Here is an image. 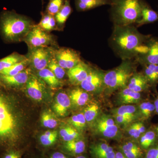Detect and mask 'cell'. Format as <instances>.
<instances>
[{"instance_id": "obj_1", "label": "cell", "mask_w": 158, "mask_h": 158, "mask_svg": "<svg viewBox=\"0 0 158 158\" xmlns=\"http://www.w3.org/2000/svg\"><path fill=\"white\" fill-rule=\"evenodd\" d=\"M152 36L141 34L133 25H114L110 44L122 60L134 59Z\"/></svg>"}, {"instance_id": "obj_2", "label": "cell", "mask_w": 158, "mask_h": 158, "mask_svg": "<svg viewBox=\"0 0 158 158\" xmlns=\"http://www.w3.org/2000/svg\"><path fill=\"white\" fill-rule=\"evenodd\" d=\"M35 25L30 18L14 10H3L0 14V35L6 43L23 41Z\"/></svg>"}, {"instance_id": "obj_3", "label": "cell", "mask_w": 158, "mask_h": 158, "mask_svg": "<svg viewBox=\"0 0 158 158\" xmlns=\"http://www.w3.org/2000/svg\"><path fill=\"white\" fill-rule=\"evenodd\" d=\"M142 0H112L111 14L114 25L136 24L141 18Z\"/></svg>"}, {"instance_id": "obj_4", "label": "cell", "mask_w": 158, "mask_h": 158, "mask_svg": "<svg viewBox=\"0 0 158 158\" xmlns=\"http://www.w3.org/2000/svg\"><path fill=\"white\" fill-rule=\"evenodd\" d=\"M138 64L135 59L123 60L117 67L105 73V91L112 93L127 87L130 78L137 71Z\"/></svg>"}, {"instance_id": "obj_5", "label": "cell", "mask_w": 158, "mask_h": 158, "mask_svg": "<svg viewBox=\"0 0 158 158\" xmlns=\"http://www.w3.org/2000/svg\"><path fill=\"white\" fill-rule=\"evenodd\" d=\"M16 120L6 97L0 92V143L11 145L15 141Z\"/></svg>"}, {"instance_id": "obj_6", "label": "cell", "mask_w": 158, "mask_h": 158, "mask_svg": "<svg viewBox=\"0 0 158 158\" xmlns=\"http://www.w3.org/2000/svg\"><path fill=\"white\" fill-rule=\"evenodd\" d=\"M29 48L37 47H58L56 37L48 32L43 31L35 25L24 41Z\"/></svg>"}, {"instance_id": "obj_7", "label": "cell", "mask_w": 158, "mask_h": 158, "mask_svg": "<svg viewBox=\"0 0 158 158\" xmlns=\"http://www.w3.org/2000/svg\"><path fill=\"white\" fill-rule=\"evenodd\" d=\"M94 131L106 138L116 139L121 137V131L114 118L109 115H99L93 123Z\"/></svg>"}, {"instance_id": "obj_8", "label": "cell", "mask_w": 158, "mask_h": 158, "mask_svg": "<svg viewBox=\"0 0 158 158\" xmlns=\"http://www.w3.org/2000/svg\"><path fill=\"white\" fill-rule=\"evenodd\" d=\"M53 47H37L29 48L28 59L30 65L36 70L47 68L49 62L53 57Z\"/></svg>"}, {"instance_id": "obj_9", "label": "cell", "mask_w": 158, "mask_h": 158, "mask_svg": "<svg viewBox=\"0 0 158 158\" xmlns=\"http://www.w3.org/2000/svg\"><path fill=\"white\" fill-rule=\"evenodd\" d=\"M53 56L58 64L67 71L82 60L80 52L69 48H54Z\"/></svg>"}, {"instance_id": "obj_10", "label": "cell", "mask_w": 158, "mask_h": 158, "mask_svg": "<svg viewBox=\"0 0 158 158\" xmlns=\"http://www.w3.org/2000/svg\"><path fill=\"white\" fill-rule=\"evenodd\" d=\"M135 59L141 65L158 64V37H150Z\"/></svg>"}, {"instance_id": "obj_11", "label": "cell", "mask_w": 158, "mask_h": 158, "mask_svg": "<svg viewBox=\"0 0 158 158\" xmlns=\"http://www.w3.org/2000/svg\"><path fill=\"white\" fill-rule=\"evenodd\" d=\"M105 73L91 66L88 77L81 83V88L88 93H100L104 90Z\"/></svg>"}, {"instance_id": "obj_12", "label": "cell", "mask_w": 158, "mask_h": 158, "mask_svg": "<svg viewBox=\"0 0 158 158\" xmlns=\"http://www.w3.org/2000/svg\"><path fill=\"white\" fill-rule=\"evenodd\" d=\"M26 91L28 95L35 101L42 100L46 91V86L39 77L31 73L26 84Z\"/></svg>"}, {"instance_id": "obj_13", "label": "cell", "mask_w": 158, "mask_h": 158, "mask_svg": "<svg viewBox=\"0 0 158 158\" xmlns=\"http://www.w3.org/2000/svg\"><path fill=\"white\" fill-rule=\"evenodd\" d=\"M91 68V66L82 60L76 65L67 71L69 81L72 85H80L88 77Z\"/></svg>"}, {"instance_id": "obj_14", "label": "cell", "mask_w": 158, "mask_h": 158, "mask_svg": "<svg viewBox=\"0 0 158 158\" xmlns=\"http://www.w3.org/2000/svg\"><path fill=\"white\" fill-rule=\"evenodd\" d=\"M31 69L27 68L17 74L12 76L0 75V84L7 87H17L26 85L30 75Z\"/></svg>"}, {"instance_id": "obj_15", "label": "cell", "mask_w": 158, "mask_h": 158, "mask_svg": "<svg viewBox=\"0 0 158 158\" xmlns=\"http://www.w3.org/2000/svg\"><path fill=\"white\" fill-rule=\"evenodd\" d=\"M127 87L140 93L148 91L150 88H151L142 73L137 71L130 78Z\"/></svg>"}, {"instance_id": "obj_16", "label": "cell", "mask_w": 158, "mask_h": 158, "mask_svg": "<svg viewBox=\"0 0 158 158\" xmlns=\"http://www.w3.org/2000/svg\"><path fill=\"white\" fill-rule=\"evenodd\" d=\"M71 105V102L68 94L64 92H59L56 96L54 102V111L58 116L63 117L68 113Z\"/></svg>"}, {"instance_id": "obj_17", "label": "cell", "mask_w": 158, "mask_h": 158, "mask_svg": "<svg viewBox=\"0 0 158 158\" xmlns=\"http://www.w3.org/2000/svg\"><path fill=\"white\" fill-rule=\"evenodd\" d=\"M117 97L118 102L121 104H135L141 102L142 93L136 92L126 87L120 89Z\"/></svg>"}, {"instance_id": "obj_18", "label": "cell", "mask_w": 158, "mask_h": 158, "mask_svg": "<svg viewBox=\"0 0 158 158\" xmlns=\"http://www.w3.org/2000/svg\"><path fill=\"white\" fill-rule=\"evenodd\" d=\"M157 21L158 12L154 11L148 4L143 1L141 8V19L136 23V27H139L144 25L155 23Z\"/></svg>"}, {"instance_id": "obj_19", "label": "cell", "mask_w": 158, "mask_h": 158, "mask_svg": "<svg viewBox=\"0 0 158 158\" xmlns=\"http://www.w3.org/2000/svg\"><path fill=\"white\" fill-rule=\"evenodd\" d=\"M156 113L154 102L144 101L139 103L138 106V118L139 121H148Z\"/></svg>"}, {"instance_id": "obj_20", "label": "cell", "mask_w": 158, "mask_h": 158, "mask_svg": "<svg viewBox=\"0 0 158 158\" xmlns=\"http://www.w3.org/2000/svg\"><path fill=\"white\" fill-rule=\"evenodd\" d=\"M92 154L95 158H115L113 148L107 143L100 142L94 144L90 148Z\"/></svg>"}, {"instance_id": "obj_21", "label": "cell", "mask_w": 158, "mask_h": 158, "mask_svg": "<svg viewBox=\"0 0 158 158\" xmlns=\"http://www.w3.org/2000/svg\"><path fill=\"white\" fill-rule=\"evenodd\" d=\"M71 103L77 107H81L88 103L90 99L88 92L81 88H76L70 91L69 95Z\"/></svg>"}, {"instance_id": "obj_22", "label": "cell", "mask_w": 158, "mask_h": 158, "mask_svg": "<svg viewBox=\"0 0 158 158\" xmlns=\"http://www.w3.org/2000/svg\"><path fill=\"white\" fill-rule=\"evenodd\" d=\"M76 8L79 11H88L105 5H111V0H75Z\"/></svg>"}, {"instance_id": "obj_23", "label": "cell", "mask_w": 158, "mask_h": 158, "mask_svg": "<svg viewBox=\"0 0 158 158\" xmlns=\"http://www.w3.org/2000/svg\"><path fill=\"white\" fill-rule=\"evenodd\" d=\"M142 71L151 88L155 87L158 84V64H148L141 65Z\"/></svg>"}, {"instance_id": "obj_24", "label": "cell", "mask_w": 158, "mask_h": 158, "mask_svg": "<svg viewBox=\"0 0 158 158\" xmlns=\"http://www.w3.org/2000/svg\"><path fill=\"white\" fill-rule=\"evenodd\" d=\"M72 11L69 0H65L62 9L54 16L59 31H63L65 23Z\"/></svg>"}, {"instance_id": "obj_25", "label": "cell", "mask_w": 158, "mask_h": 158, "mask_svg": "<svg viewBox=\"0 0 158 158\" xmlns=\"http://www.w3.org/2000/svg\"><path fill=\"white\" fill-rule=\"evenodd\" d=\"M37 75L40 78L53 89L59 88L62 85L61 81L57 78L54 74L48 68L38 71Z\"/></svg>"}, {"instance_id": "obj_26", "label": "cell", "mask_w": 158, "mask_h": 158, "mask_svg": "<svg viewBox=\"0 0 158 158\" xmlns=\"http://www.w3.org/2000/svg\"><path fill=\"white\" fill-rule=\"evenodd\" d=\"M139 139L141 147L148 150L155 144L158 138L154 128L153 127L148 129Z\"/></svg>"}, {"instance_id": "obj_27", "label": "cell", "mask_w": 158, "mask_h": 158, "mask_svg": "<svg viewBox=\"0 0 158 158\" xmlns=\"http://www.w3.org/2000/svg\"><path fill=\"white\" fill-rule=\"evenodd\" d=\"M37 26L43 31L48 33L54 31H59L54 16L46 12L42 13V18Z\"/></svg>"}, {"instance_id": "obj_28", "label": "cell", "mask_w": 158, "mask_h": 158, "mask_svg": "<svg viewBox=\"0 0 158 158\" xmlns=\"http://www.w3.org/2000/svg\"><path fill=\"white\" fill-rule=\"evenodd\" d=\"M27 59V56L14 52L5 58L0 59V72Z\"/></svg>"}, {"instance_id": "obj_29", "label": "cell", "mask_w": 158, "mask_h": 158, "mask_svg": "<svg viewBox=\"0 0 158 158\" xmlns=\"http://www.w3.org/2000/svg\"><path fill=\"white\" fill-rule=\"evenodd\" d=\"M112 113L113 116H128L138 119V106L133 104L123 105L113 110Z\"/></svg>"}, {"instance_id": "obj_30", "label": "cell", "mask_w": 158, "mask_h": 158, "mask_svg": "<svg viewBox=\"0 0 158 158\" xmlns=\"http://www.w3.org/2000/svg\"><path fill=\"white\" fill-rule=\"evenodd\" d=\"M64 148L68 152L73 155H80L84 152L86 148L85 141L76 139L65 142Z\"/></svg>"}, {"instance_id": "obj_31", "label": "cell", "mask_w": 158, "mask_h": 158, "mask_svg": "<svg viewBox=\"0 0 158 158\" xmlns=\"http://www.w3.org/2000/svg\"><path fill=\"white\" fill-rule=\"evenodd\" d=\"M122 152L127 158H140L142 155V150L135 143L127 142L121 147Z\"/></svg>"}, {"instance_id": "obj_32", "label": "cell", "mask_w": 158, "mask_h": 158, "mask_svg": "<svg viewBox=\"0 0 158 158\" xmlns=\"http://www.w3.org/2000/svg\"><path fill=\"white\" fill-rule=\"evenodd\" d=\"M100 108L97 103H90L85 108L83 114L87 123H93L99 116Z\"/></svg>"}, {"instance_id": "obj_33", "label": "cell", "mask_w": 158, "mask_h": 158, "mask_svg": "<svg viewBox=\"0 0 158 158\" xmlns=\"http://www.w3.org/2000/svg\"><path fill=\"white\" fill-rule=\"evenodd\" d=\"M29 65L30 61L27 58V59L22 62L14 64L9 68L0 72V75L5 76H12L15 75L27 68V66Z\"/></svg>"}, {"instance_id": "obj_34", "label": "cell", "mask_w": 158, "mask_h": 158, "mask_svg": "<svg viewBox=\"0 0 158 158\" xmlns=\"http://www.w3.org/2000/svg\"><path fill=\"white\" fill-rule=\"evenodd\" d=\"M147 128L143 122L138 121L129 125L128 134L134 139H139L146 131Z\"/></svg>"}, {"instance_id": "obj_35", "label": "cell", "mask_w": 158, "mask_h": 158, "mask_svg": "<svg viewBox=\"0 0 158 158\" xmlns=\"http://www.w3.org/2000/svg\"><path fill=\"white\" fill-rule=\"evenodd\" d=\"M60 135L65 142L78 139L80 136L78 131L71 125L62 128L60 131Z\"/></svg>"}, {"instance_id": "obj_36", "label": "cell", "mask_w": 158, "mask_h": 158, "mask_svg": "<svg viewBox=\"0 0 158 158\" xmlns=\"http://www.w3.org/2000/svg\"><path fill=\"white\" fill-rule=\"evenodd\" d=\"M41 121L43 125L48 128H55L58 125V118L50 110L45 111L42 113Z\"/></svg>"}, {"instance_id": "obj_37", "label": "cell", "mask_w": 158, "mask_h": 158, "mask_svg": "<svg viewBox=\"0 0 158 158\" xmlns=\"http://www.w3.org/2000/svg\"><path fill=\"white\" fill-rule=\"evenodd\" d=\"M47 68L49 69L60 81L64 78L65 75L67 74L66 70L62 68L58 64L54 56L52 58L49 62Z\"/></svg>"}, {"instance_id": "obj_38", "label": "cell", "mask_w": 158, "mask_h": 158, "mask_svg": "<svg viewBox=\"0 0 158 158\" xmlns=\"http://www.w3.org/2000/svg\"><path fill=\"white\" fill-rule=\"evenodd\" d=\"M69 122L70 125L78 131L84 129L87 123L83 113H78L72 116L69 119Z\"/></svg>"}, {"instance_id": "obj_39", "label": "cell", "mask_w": 158, "mask_h": 158, "mask_svg": "<svg viewBox=\"0 0 158 158\" xmlns=\"http://www.w3.org/2000/svg\"><path fill=\"white\" fill-rule=\"evenodd\" d=\"M58 132L57 131H47L40 136V140L42 145L45 147H48L56 142Z\"/></svg>"}, {"instance_id": "obj_40", "label": "cell", "mask_w": 158, "mask_h": 158, "mask_svg": "<svg viewBox=\"0 0 158 158\" xmlns=\"http://www.w3.org/2000/svg\"><path fill=\"white\" fill-rule=\"evenodd\" d=\"M65 0H49L45 12L55 16L65 4Z\"/></svg>"}, {"instance_id": "obj_41", "label": "cell", "mask_w": 158, "mask_h": 158, "mask_svg": "<svg viewBox=\"0 0 158 158\" xmlns=\"http://www.w3.org/2000/svg\"><path fill=\"white\" fill-rule=\"evenodd\" d=\"M113 118L118 126L125 127L129 126L133 121L137 120L136 118L128 116H113Z\"/></svg>"}, {"instance_id": "obj_42", "label": "cell", "mask_w": 158, "mask_h": 158, "mask_svg": "<svg viewBox=\"0 0 158 158\" xmlns=\"http://www.w3.org/2000/svg\"><path fill=\"white\" fill-rule=\"evenodd\" d=\"M145 158H158V144L148 149Z\"/></svg>"}, {"instance_id": "obj_43", "label": "cell", "mask_w": 158, "mask_h": 158, "mask_svg": "<svg viewBox=\"0 0 158 158\" xmlns=\"http://www.w3.org/2000/svg\"><path fill=\"white\" fill-rule=\"evenodd\" d=\"M3 158H21V154L15 151H11L7 153Z\"/></svg>"}, {"instance_id": "obj_44", "label": "cell", "mask_w": 158, "mask_h": 158, "mask_svg": "<svg viewBox=\"0 0 158 158\" xmlns=\"http://www.w3.org/2000/svg\"><path fill=\"white\" fill-rule=\"evenodd\" d=\"M51 158H68L64 154L59 152H55L52 154L51 156Z\"/></svg>"}, {"instance_id": "obj_45", "label": "cell", "mask_w": 158, "mask_h": 158, "mask_svg": "<svg viewBox=\"0 0 158 158\" xmlns=\"http://www.w3.org/2000/svg\"><path fill=\"white\" fill-rule=\"evenodd\" d=\"M115 158H127L123 152H118L115 153Z\"/></svg>"}, {"instance_id": "obj_46", "label": "cell", "mask_w": 158, "mask_h": 158, "mask_svg": "<svg viewBox=\"0 0 158 158\" xmlns=\"http://www.w3.org/2000/svg\"><path fill=\"white\" fill-rule=\"evenodd\" d=\"M155 106L156 109V114L158 115V96L156 98L154 101Z\"/></svg>"}, {"instance_id": "obj_47", "label": "cell", "mask_w": 158, "mask_h": 158, "mask_svg": "<svg viewBox=\"0 0 158 158\" xmlns=\"http://www.w3.org/2000/svg\"><path fill=\"white\" fill-rule=\"evenodd\" d=\"M154 128V129L155 130L156 133L157 135L158 138V125L155 126L153 127Z\"/></svg>"}, {"instance_id": "obj_48", "label": "cell", "mask_w": 158, "mask_h": 158, "mask_svg": "<svg viewBox=\"0 0 158 158\" xmlns=\"http://www.w3.org/2000/svg\"><path fill=\"white\" fill-rule=\"evenodd\" d=\"M76 158H87L85 156H77Z\"/></svg>"}, {"instance_id": "obj_49", "label": "cell", "mask_w": 158, "mask_h": 158, "mask_svg": "<svg viewBox=\"0 0 158 158\" xmlns=\"http://www.w3.org/2000/svg\"></svg>"}, {"instance_id": "obj_50", "label": "cell", "mask_w": 158, "mask_h": 158, "mask_svg": "<svg viewBox=\"0 0 158 158\" xmlns=\"http://www.w3.org/2000/svg\"><path fill=\"white\" fill-rule=\"evenodd\" d=\"M111 1H112V0H111Z\"/></svg>"}]
</instances>
